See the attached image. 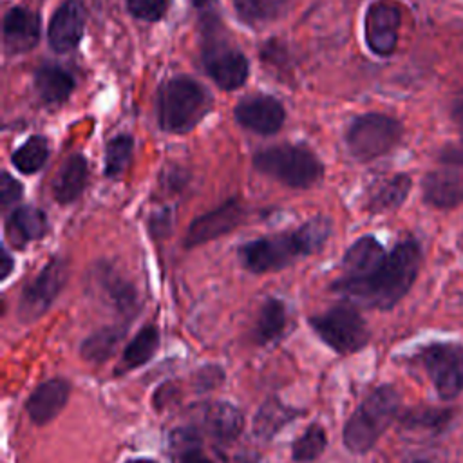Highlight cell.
Returning a JSON list of instances; mask_svg holds the SVG:
<instances>
[{
  "label": "cell",
  "instance_id": "cell-1",
  "mask_svg": "<svg viewBox=\"0 0 463 463\" xmlns=\"http://www.w3.org/2000/svg\"><path fill=\"white\" fill-rule=\"evenodd\" d=\"M421 260L420 242L409 237L387 251L385 259L371 273L356 279L338 277L331 289L354 306L389 311L416 282Z\"/></svg>",
  "mask_w": 463,
  "mask_h": 463
},
{
  "label": "cell",
  "instance_id": "cell-2",
  "mask_svg": "<svg viewBox=\"0 0 463 463\" xmlns=\"http://www.w3.org/2000/svg\"><path fill=\"white\" fill-rule=\"evenodd\" d=\"M331 235L327 217H313L293 232L259 237L242 244L237 251L244 269L251 273L279 271L298 257L318 253Z\"/></svg>",
  "mask_w": 463,
  "mask_h": 463
},
{
  "label": "cell",
  "instance_id": "cell-3",
  "mask_svg": "<svg viewBox=\"0 0 463 463\" xmlns=\"http://www.w3.org/2000/svg\"><path fill=\"white\" fill-rule=\"evenodd\" d=\"M400 412V394L392 385L373 389L344 425L345 449L353 454L369 452Z\"/></svg>",
  "mask_w": 463,
  "mask_h": 463
},
{
  "label": "cell",
  "instance_id": "cell-4",
  "mask_svg": "<svg viewBox=\"0 0 463 463\" xmlns=\"http://www.w3.org/2000/svg\"><path fill=\"white\" fill-rule=\"evenodd\" d=\"M210 94L192 78L175 76L157 92V123L165 132H188L210 110Z\"/></svg>",
  "mask_w": 463,
  "mask_h": 463
},
{
  "label": "cell",
  "instance_id": "cell-5",
  "mask_svg": "<svg viewBox=\"0 0 463 463\" xmlns=\"http://www.w3.org/2000/svg\"><path fill=\"white\" fill-rule=\"evenodd\" d=\"M253 165L259 172L291 188H309L322 179L320 159L302 145H277L255 154Z\"/></svg>",
  "mask_w": 463,
  "mask_h": 463
},
{
  "label": "cell",
  "instance_id": "cell-6",
  "mask_svg": "<svg viewBox=\"0 0 463 463\" xmlns=\"http://www.w3.org/2000/svg\"><path fill=\"white\" fill-rule=\"evenodd\" d=\"M414 362L423 369L439 400L452 402L463 392V344L454 340L425 344L414 354Z\"/></svg>",
  "mask_w": 463,
  "mask_h": 463
},
{
  "label": "cell",
  "instance_id": "cell-7",
  "mask_svg": "<svg viewBox=\"0 0 463 463\" xmlns=\"http://www.w3.org/2000/svg\"><path fill=\"white\" fill-rule=\"evenodd\" d=\"M309 326L338 354L356 353L369 342L367 324L349 300L329 307L322 315L311 317Z\"/></svg>",
  "mask_w": 463,
  "mask_h": 463
},
{
  "label": "cell",
  "instance_id": "cell-8",
  "mask_svg": "<svg viewBox=\"0 0 463 463\" xmlns=\"http://www.w3.org/2000/svg\"><path fill=\"white\" fill-rule=\"evenodd\" d=\"M403 127L398 119L369 112L354 118L345 132V143L351 156L358 161H373L391 152L402 139Z\"/></svg>",
  "mask_w": 463,
  "mask_h": 463
},
{
  "label": "cell",
  "instance_id": "cell-9",
  "mask_svg": "<svg viewBox=\"0 0 463 463\" xmlns=\"http://www.w3.org/2000/svg\"><path fill=\"white\" fill-rule=\"evenodd\" d=\"M69 279V264L63 257H52L42 271L25 284L18 300V318L24 324H31L40 318L56 297L61 293Z\"/></svg>",
  "mask_w": 463,
  "mask_h": 463
},
{
  "label": "cell",
  "instance_id": "cell-10",
  "mask_svg": "<svg viewBox=\"0 0 463 463\" xmlns=\"http://www.w3.org/2000/svg\"><path fill=\"white\" fill-rule=\"evenodd\" d=\"M203 65L210 78L224 90H235L248 80V58L233 43L221 38L204 42Z\"/></svg>",
  "mask_w": 463,
  "mask_h": 463
},
{
  "label": "cell",
  "instance_id": "cell-11",
  "mask_svg": "<svg viewBox=\"0 0 463 463\" xmlns=\"http://www.w3.org/2000/svg\"><path fill=\"white\" fill-rule=\"evenodd\" d=\"M402 25V9L394 0L373 2L364 16V36L369 51L376 56H391L396 51Z\"/></svg>",
  "mask_w": 463,
  "mask_h": 463
},
{
  "label": "cell",
  "instance_id": "cell-12",
  "mask_svg": "<svg viewBox=\"0 0 463 463\" xmlns=\"http://www.w3.org/2000/svg\"><path fill=\"white\" fill-rule=\"evenodd\" d=\"M244 219V208L237 199H228L221 206L213 208L212 212L199 215L188 226L184 235V248H197L204 242L222 237L224 233L237 228Z\"/></svg>",
  "mask_w": 463,
  "mask_h": 463
},
{
  "label": "cell",
  "instance_id": "cell-13",
  "mask_svg": "<svg viewBox=\"0 0 463 463\" xmlns=\"http://www.w3.org/2000/svg\"><path fill=\"white\" fill-rule=\"evenodd\" d=\"M284 118L286 112L280 101L266 94L248 96L241 99V103L235 107V119L239 121V125L262 136L279 132Z\"/></svg>",
  "mask_w": 463,
  "mask_h": 463
},
{
  "label": "cell",
  "instance_id": "cell-14",
  "mask_svg": "<svg viewBox=\"0 0 463 463\" xmlns=\"http://www.w3.org/2000/svg\"><path fill=\"white\" fill-rule=\"evenodd\" d=\"M85 27V11L80 0H65L52 14L47 40L52 51L69 52L78 47Z\"/></svg>",
  "mask_w": 463,
  "mask_h": 463
},
{
  "label": "cell",
  "instance_id": "cell-15",
  "mask_svg": "<svg viewBox=\"0 0 463 463\" xmlns=\"http://www.w3.org/2000/svg\"><path fill=\"white\" fill-rule=\"evenodd\" d=\"M71 383L65 378H51L36 385L25 402V411L34 425L52 421L67 405Z\"/></svg>",
  "mask_w": 463,
  "mask_h": 463
},
{
  "label": "cell",
  "instance_id": "cell-16",
  "mask_svg": "<svg viewBox=\"0 0 463 463\" xmlns=\"http://www.w3.org/2000/svg\"><path fill=\"white\" fill-rule=\"evenodd\" d=\"M92 282L98 286V291L101 298L110 304L119 315H123L127 320L134 318L139 309V298L136 288L119 277L118 271H114L110 266L99 264L94 268Z\"/></svg>",
  "mask_w": 463,
  "mask_h": 463
},
{
  "label": "cell",
  "instance_id": "cell-17",
  "mask_svg": "<svg viewBox=\"0 0 463 463\" xmlns=\"http://www.w3.org/2000/svg\"><path fill=\"white\" fill-rule=\"evenodd\" d=\"M423 203L436 210H454L463 203V174L454 166L429 172L421 181Z\"/></svg>",
  "mask_w": 463,
  "mask_h": 463
},
{
  "label": "cell",
  "instance_id": "cell-18",
  "mask_svg": "<svg viewBox=\"0 0 463 463\" xmlns=\"http://www.w3.org/2000/svg\"><path fill=\"white\" fill-rule=\"evenodd\" d=\"M40 40V18L25 7H13L4 16V45L7 52L31 51Z\"/></svg>",
  "mask_w": 463,
  "mask_h": 463
},
{
  "label": "cell",
  "instance_id": "cell-19",
  "mask_svg": "<svg viewBox=\"0 0 463 463\" xmlns=\"http://www.w3.org/2000/svg\"><path fill=\"white\" fill-rule=\"evenodd\" d=\"M387 251L374 235H364L356 239L344 253L340 269L345 279H356L371 273L383 259Z\"/></svg>",
  "mask_w": 463,
  "mask_h": 463
},
{
  "label": "cell",
  "instance_id": "cell-20",
  "mask_svg": "<svg viewBox=\"0 0 463 463\" xmlns=\"http://www.w3.org/2000/svg\"><path fill=\"white\" fill-rule=\"evenodd\" d=\"M204 430L217 443H230L239 438L244 429L242 412L228 402H213L204 409Z\"/></svg>",
  "mask_w": 463,
  "mask_h": 463
},
{
  "label": "cell",
  "instance_id": "cell-21",
  "mask_svg": "<svg viewBox=\"0 0 463 463\" xmlns=\"http://www.w3.org/2000/svg\"><path fill=\"white\" fill-rule=\"evenodd\" d=\"M89 177V163L81 154L69 156L60 166L52 181V197L60 204H69L76 201L85 190Z\"/></svg>",
  "mask_w": 463,
  "mask_h": 463
},
{
  "label": "cell",
  "instance_id": "cell-22",
  "mask_svg": "<svg viewBox=\"0 0 463 463\" xmlns=\"http://www.w3.org/2000/svg\"><path fill=\"white\" fill-rule=\"evenodd\" d=\"M34 89L43 103L58 105L71 96L74 89V78L67 69L47 63L38 67L34 72Z\"/></svg>",
  "mask_w": 463,
  "mask_h": 463
},
{
  "label": "cell",
  "instance_id": "cell-23",
  "mask_svg": "<svg viewBox=\"0 0 463 463\" xmlns=\"http://www.w3.org/2000/svg\"><path fill=\"white\" fill-rule=\"evenodd\" d=\"M412 181L407 174H394L392 177L382 181L369 195L365 208L371 213H385V212H394L398 210L409 192H411Z\"/></svg>",
  "mask_w": 463,
  "mask_h": 463
},
{
  "label": "cell",
  "instance_id": "cell-24",
  "mask_svg": "<svg viewBox=\"0 0 463 463\" xmlns=\"http://www.w3.org/2000/svg\"><path fill=\"white\" fill-rule=\"evenodd\" d=\"M302 414L300 409L284 405L279 398H268L253 418V434L260 439H271L286 423Z\"/></svg>",
  "mask_w": 463,
  "mask_h": 463
},
{
  "label": "cell",
  "instance_id": "cell-25",
  "mask_svg": "<svg viewBox=\"0 0 463 463\" xmlns=\"http://www.w3.org/2000/svg\"><path fill=\"white\" fill-rule=\"evenodd\" d=\"M13 244L38 241L47 233V215L36 206H20L7 217Z\"/></svg>",
  "mask_w": 463,
  "mask_h": 463
},
{
  "label": "cell",
  "instance_id": "cell-26",
  "mask_svg": "<svg viewBox=\"0 0 463 463\" xmlns=\"http://www.w3.org/2000/svg\"><path fill=\"white\" fill-rule=\"evenodd\" d=\"M125 333H127V326H121V324L105 326L94 331L81 342V347H80L81 358L90 364L107 362L116 353L118 345L125 338Z\"/></svg>",
  "mask_w": 463,
  "mask_h": 463
},
{
  "label": "cell",
  "instance_id": "cell-27",
  "mask_svg": "<svg viewBox=\"0 0 463 463\" xmlns=\"http://www.w3.org/2000/svg\"><path fill=\"white\" fill-rule=\"evenodd\" d=\"M454 420V409L443 407H416L400 412L398 421L411 430H425L430 434H441Z\"/></svg>",
  "mask_w": 463,
  "mask_h": 463
},
{
  "label": "cell",
  "instance_id": "cell-28",
  "mask_svg": "<svg viewBox=\"0 0 463 463\" xmlns=\"http://www.w3.org/2000/svg\"><path fill=\"white\" fill-rule=\"evenodd\" d=\"M157 347H159V331L154 326L141 327L134 335V338L127 344L118 365V373L134 371L136 367L146 364L154 356Z\"/></svg>",
  "mask_w": 463,
  "mask_h": 463
},
{
  "label": "cell",
  "instance_id": "cell-29",
  "mask_svg": "<svg viewBox=\"0 0 463 463\" xmlns=\"http://www.w3.org/2000/svg\"><path fill=\"white\" fill-rule=\"evenodd\" d=\"M286 327V306L282 300L269 297L262 302L253 329V338L259 344L277 340Z\"/></svg>",
  "mask_w": 463,
  "mask_h": 463
},
{
  "label": "cell",
  "instance_id": "cell-30",
  "mask_svg": "<svg viewBox=\"0 0 463 463\" xmlns=\"http://www.w3.org/2000/svg\"><path fill=\"white\" fill-rule=\"evenodd\" d=\"M289 5V0H233L239 18L246 24H268L280 18Z\"/></svg>",
  "mask_w": 463,
  "mask_h": 463
},
{
  "label": "cell",
  "instance_id": "cell-31",
  "mask_svg": "<svg viewBox=\"0 0 463 463\" xmlns=\"http://www.w3.org/2000/svg\"><path fill=\"white\" fill-rule=\"evenodd\" d=\"M47 157H49L47 139L42 136H33L13 152L11 163L18 172L29 175V174H36L45 165Z\"/></svg>",
  "mask_w": 463,
  "mask_h": 463
},
{
  "label": "cell",
  "instance_id": "cell-32",
  "mask_svg": "<svg viewBox=\"0 0 463 463\" xmlns=\"http://www.w3.org/2000/svg\"><path fill=\"white\" fill-rule=\"evenodd\" d=\"M327 447V436L322 425L311 423L291 445V456L298 463L315 461Z\"/></svg>",
  "mask_w": 463,
  "mask_h": 463
},
{
  "label": "cell",
  "instance_id": "cell-33",
  "mask_svg": "<svg viewBox=\"0 0 463 463\" xmlns=\"http://www.w3.org/2000/svg\"><path fill=\"white\" fill-rule=\"evenodd\" d=\"M134 150V139L127 134L116 136L107 143L105 148V174L107 177H118L125 172L130 163Z\"/></svg>",
  "mask_w": 463,
  "mask_h": 463
},
{
  "label": "cell",
  "instance_id": "cell-34",
  "mask_svg": "<svg viewBox=\"0 0 463 463\" xmlns=\"http://www.w3.org/2000/svg\"><path fill=\"white\" fill-rule=\"evenodd\" d=\"M168 0H127V9L132 16L146 22H157L166 13Z\"/></svg>",
  "mask_w": 463,
  "mask_h": 463
},
{
  "label": "cell",
  "instance_id": "cell-35",
  "mask_svg": "<svg viewBox=\"0 0 463 463\" xmlns=\"http://www.w3.org/2000/svg\"><path fill=\"white\" fill-rule=\"evenodd\" d=\"M224 380V371L219 365H204L199 367L194 374V387L199 392H206L212 391L215 387L221 385V382Z\"/></svg>",
  "mask_w": 463,
  "mask_h": 463
},
{
  "label": "cell",
  "instance_id": "cell-36",
  "mask_svg": "<svg viewBox=\"0 0 463 463\" xmlns=\"http://www.w3.org/2000/svg\"><path fill=\"white\" fill-rule=\"evenodd\" d=\"M22 194H24V186L9 172H2V181H0L2 208H7L16 201H20Z\"/></svg>",
  "mask_w": 463,
  "mask_h": 463
},
{
  "label": "cell",
  "instance_id": "cell-37",
  "mask_svg": "<svg viewBox=\"0 0 463 463\" xmlns=\"http://www.w3.org/2000/svg\"><path fill=\"white\" fill-rule=\"evenodd\" d=\"M439 161L447 166L461 168L463 166V146H445L439 152Z\"/></svg>",
  "mask_w": 463,
  "mask_h": 463
},
{
  "label": "cell",
  "instance_id": "cell-38",
  "mask_svg": "<svg viewBox=\"0 0 463 463\" xmlns=\"http://www.w3.org/2000/svg\"><path fill=\"white\" fill-rule=\"evenodd\" d=\"M177 463H213V461L208 459L204 454H201L197 449H188L181 454Z\"/></svg>",
  "mask_w": 463,
  "mask_h": 463
},
{
  "label": "cell",
  "instance_id": "cell-39",
  "mask_svg": "<svg viewBox=\"0 0 463 463\" xmlns=\"http://www.w3.org/2000/svg\"><path fill=\"white\" fill-rule=\"evenodd\" d=\"M0 259H2V262H0V268H2V275H0V279H2V280H5V279L11 275L13 268H14V259L9 255V251H7L5 248H2V251H0Z\"/></svg>",
  "mask_w": 463,
  "mask_h": 463
},
{
  "label": "cell",
  "instance_id": "cell-40",
  "mask_svg": "<svg viewBox=\"0 0 463 463\" xmlns=\"http://www.w3.org/2000/svg\"><path fill=\"white\" fill-rule=\"evenodd\" d=\"M452 119L463 125V98H458L452 105Z\"/></svg>",
  "mask_w": 463,
  "mask_h": 463
},
{
  "label": "cell",
  "instance_id": "cell-41",
  "mask_svg": "<svg viewBox=\"0 0 463 463\" xmlns=\"http://www.w3.org/2000/svg\"><path fill=\"white\" fill-rule=\"evenodd\" d=\"M125 463H156L154 459H146V458H136V459H128Z\"/></svg>",
  "mask_w": 463,
  "mask_h": 463
},
{
  "label": "cell",
  "instance_id": "cell-42",
  "mask_svg": "<svg viewBox=\"0 0 463 463\" xmlns=\"http://www.w3.org/2000/svg\"><path fill=\"white\" fill-rule=\"evenodd\" d=\"M210 0H192V4L195 5V7H203V5H206Z\"/></svg>",
  "mask_w": 463,
  "mask_h": 463
},
{
  "label": "cell",
  "instance_id": "cell-43",
  "mask_svg": "<svg viewBox=\"0 0 463 463\" xmlns=\"http://www.w3.org/2000/svg\"><path fill=\"white\" fill-rule=\"evenodd\" d=\"M412 463H434V461H430V459H425V458H420V459H414Z\"/></svg>",
  "mask_w": 463,
  "mask_h": 463
}]
</instances>
